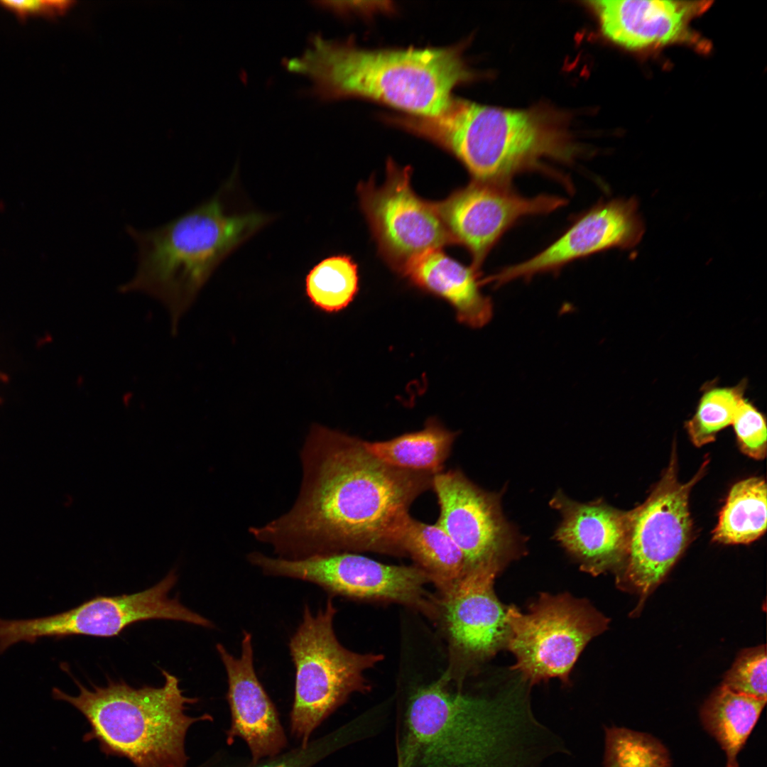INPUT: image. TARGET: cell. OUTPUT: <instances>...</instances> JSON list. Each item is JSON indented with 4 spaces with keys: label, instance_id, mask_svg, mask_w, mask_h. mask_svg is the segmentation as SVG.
I'll list each match as a JSON object with an SVG mask.
<instances>
[{
    "label": "cell",
    "instance_id": "5",
    "mask_svg": "<svg viewBox=\"0 0 767 767\" xmlns=\"http://www.w3.org/2000/svg\"><path fill=\"white\" fill-rule=\"evenodd\" d=\"M161 673V687L135 688L109 680L105 686L89 689L73 678L77 695L57 687L52 695L83 714L90 727L83 741H96L105 755L126 758L135 767H187V733L195 723L212 717L187 714V705L198 699L185 697L178 678L165 670Z\"/></svg>",
    "mask_w": 767,
    "mask_h": 767
},
{
    "label": "cell",
    "instance_id": "17",
    "mask_svg": "<svg viewBox=\"0 0 767 767\" xmlns=\"http://www.w3.org/2000/svg\"><path fill=\"white\" fill-rule=\"evenodd\" d=\"M216 648L227 675V699L232 717L227 744H232L236 736L244 740L254 765L264 758L278 756L286 746L287 739L277 709L256 673L251 634L243 631L239 658L222 644Z\"/></svg>",
    "mask_w": 767,
    "mask_h": 767
},
{
    "label": "cell",
    "instance_id": "2",
    "mask_svg": "<svg viewBox=\"0 0 767 767\" xmlns=\"http://www.w3.org/2000/svg\"><path fill=\"white\" fill-rule=\"evenodd\" d=\"M285 66L309 80L322 100L364 97L415 116L440 113L455 87L476 75L459 45L367 50L320 34Z\"/></svg>",
    "mask_w": 767,
    "mask_h": 767
},
{
    "label": "cell",
    "instance_id": "29",
    "mask_svg": "<svg viewBox=\"0 0 767 767\" xmlns=\"http://www.w3.org/2000/svg\"><path fill=\"white\" fill-rule=\"evenodd\" d=\"M731 425L740 450L749 457L763 459L766 455V424L764 415L749 399L743 398Z\"/></svg>",
    "mask_w": 767,
    "mask_h": 767
},
{
    "label": "cell",
    "instance_id": "23",
    "mask_svg": "<svg viewBox=\"0 0 767 767\" xmlns=\"http://www.w3.org/2000/svg\"><path fill=\"white\" fill-rule=\"evenodd\" d=\"M457 434L431 418L420 430L385 441L364 440V445L370 453L391 467L435 474L443 471Z\"/></svg>",
    "mask_w": 767,
    "mask_h": 767
},
{
    "label": "cell",
    "instance_id": "10",
    "mask_svg": "<svg viewBox=\"0 0 767 767\" xmlns=\"http://www.w3.org/2000/svg\"><path fill=\"white\" fill-rule=\"evenodd\" d=\"M707 463L689 482L681 483L673 449L668 467L650 495L627 511L626 550L620 578L641 593H648L663 579L688 545L692 534L689 496Z\"/></svg>",
    "mask_w": 767,
    "mask_h": 767
},
{
    "label": "cell",
    "instance_id": "27",
    "mask_svg": "<svg viewBox=\"0 0 767 767\" xmlns=\"http://www.w3.org/2000/svg\"><path fill=\"white\" fill-rule=\"evenodd\" d=\"M604 732V767H672L668 750L653 736L616 726Z\"/></svg>",
    "mask_w": 767,
    "mask_h": 767
},
{
    "label": "cell",
    "instance_id": "1",
    "mask_svg": "<svg viewBox=\"0 0 767 767\" xmlns=\"http://www.w3.org/2000/svg\"><path fill=\"white\" fill-rule=\"evenodd\" d=\"M298 495L283 515L249 533L278 557L343 552L399 556L397 538L409 508L432 489L434 474L391 467L364 440L319 424L300 452Z\"/></svg>",
    "mask_w": 767,
    "mask_h": 767
},
{
    "label": "cell",
    "instance_id": "20",
    "mask_svg": "<svg viewBox=\"0 0 767 767\" xmlns=\"http://www.w3.org/2000/svg\"><path fill=\"white\" fill-rule=\"evenodd\" d=\"M401 273L415 285L447 300L460 322L478 328L491 319L492 303L480 291L478 271L454 260L441 249L419 255Z\"/></svg>",
    "mask_w": 767,
    "mask_h": 767
},
{
    "label": "cell",
    "instance_id": "15",
    "mask_svg": "<svg viewBox=\"0 0 767 767\" xmlns=\"http://www.w3.org/2000/svg\"><path fill=\"white\" fill-rule=\"evenodd\" d=\"M567 203L555 195L527 197L511 185L474 180L435 205L455 243L468 249L472 267L478 271L493 246L517 221L552 212Z\"/></svg>",
    "mask_w": 767,
    "mask_h": 767
},
{
    "label": "cell",
    "instance_id": "7",
    "mask_svg": "<svg viewBox=\"0 0 767 767\" xmlns=\"http://www.w3.org/2000/svg\"><path fill=\"white\" fill-rule=\"evenodd\" d=\"M336 612L331 597L316 614L306 604L302 622L289 642L295 668L290 729L302 748L350 695L370 690L364 672L383 660L380 654L355 653L339 643L333 629Z\"/></svg>",
    "mask_w": 767,
    "mask_h": 767
},
{
    "label": "cell",
    "instance_id": "19",
    "mask_svg": "<svg viewBox=\"0 0 767 767\" xmlns=\"http://www.w3.org/2000/svg\"><path fill=\"white\" fill-rule=\"evenodd\" d=\"M590 4L604 36L631 50L687 40L688 24L709 1L602 0Z\"/></svg>",
    "mask_w": 767,
    "mask_h": 767
},
{
    "label": "cell",
    "instance_id": "21",
    "mask_svg": "<svg viewBox=\"0 0 767 767\" xmlns=\"http://www.w3.org/2000/svg\"><path fill=\"white\" fill-rule=\"evenodd\" d=\"M400 556H409L439 593L450 588L464 572V556L446 532L436 523L428 524L410 516L398 535Z\"/></svg>",
    "mask_w": 767,
    "mask_h": 767
},
{
    "label": "cell",
    "instance_id": "18",
    "mask_svg": "<svg viewBox=\"0 0 767 767\" xmlns=\"http://www.w3.org/2000/svg\"><path fill=\"white\" fill-rule=\"evenodd\" d=\"M551 506L561 513L555 536L580 568L597 575L624 562L627 541V511L602 500L579 503L557 493Z\"/></svg>",
    "mask_w": 767,
    "mask_h": 767
},
{
    "label": "cell",
    "instance_id": "12",
    "mask_svg": "<svg viewBox=\"0 0 767 767\" xmlns=\"http://www.w3.org/2000/svg\"><path fill=\"white\" fill-rule=\"evenodd\" d=\"M501 568L481 566L464 571L437 596V617L448 643L450 664L443 673L461 685L470 669L506 647L508 627L506 610L494 589Z\"/></svg>",
    "mask_w": 767,
    "mask_h": 767
},
{
    "label": "cell",
    "instance_id": "9",
    "mask_svg": "<svg viewBox=\"0 0 767 767\" xmlns=\"http://www.w3.org/2000/svg\"><path fill=\"white\" fill-rule=\"evenodd\" d=\"M247 559L266 575L311 582L331 595L396 602L437 616V597L425 589L430 580L415 565H386L350 552L285 559L254 551Z\"/></svg>",
    "mask_w": 767,
    "mask_h": 767
},
{
    "label": "cell",
    "instance_id": "13",
    "mask_svg": "<svg viewBox=\"0 0 767 767\" xmlns=\"http://www.w3.org/2000/svg\"><path fill=\"white\" fill-rule=\"evenodd\" d=\"M410 173V167L401 168L388 161L381 186L370 181L358 187L362 210L379 250L400 272L419 255L455 243L435 203L413 192Z\"/></svg>",
    "mask_w": 767,
    "mask_h": 767
},
{
    "label": "cell",
    "instance_id": "32",
    "mask_svg": "<svg viewBox=\"0 0 767 767\" xmlns=\"http://www.w3.org/2000/svg\"><path fill=\"white\" fill-rule=\"evenodd\" d=\"M8 379H8L7 375L5 374L4 373H2V372L0 371V381L6 382V381H8ZM1 399L0 398V403H1Z\"/></svg>",
    "mask_w": 767,
    "mask_h": 767
},
{
    "label": "cell",
    "instance_id": "4",
    "mask_svg": "<svg viewBox=\"0 0 767 767\" xmlns=\"http://www.w3.org/2000/svg\"><path fill=\"white\" fill-rule=\"evenodd\" d=\"M270 219L255 212L227 213L218 192L153 229L127 226L137 246V268L120 291H140L158 300L170 313L173 331L221 261Z\"/></svg>",
    "mask_w": 767,
    "mask_h": 767
},
{
    "label": "cell",
    "instance_id": "14",
    "mask_svg": "<svg viewBox=\"0 0 767 767\" xmlns=\"http://www.w3.org/2000/svg\"><path fill=\"white\" fill-rule=\"evenodd\" d=\"M432 489L440 507L436 523L461 550L465 570L502 568L517 555L520 540L503 516L499 494L482 489L459 469L434 474Z\"/></svg>",
    "mask_w": 767,
    "mask_h": 767
},
{
    "label": "cell",
    "instance_id": "24",
    "mask_svg": "<svg viewBox=\"0 0 767 767\" xmlns=\"http://www.w3.org/2000/svg\"><path fill=\"white\" fill-rule=\"evenodd\" d=\"M766 484L760 477L736 483L722 508L713 540L723 544L751 543L766 530Z\"/></svg>",
    "mask_w": 767,
    "mask_h": 767
},
{
    "label": "cell",
    "instance_id": "11",
    "mask_svg": "<svg viewBox=\"0 0 767 767\" xmlns=\"http://www.w3.org/2000/svg\"><path fill=\"white\" fill-rule=\"evenodd\" d=\"M178 577L170 571L161 582L144 591L119 596H97L68 611L29 619L0 618V655L11 646L35 643L47 637L85 635L111 637L131 624L151 619L185 621L212 628L207 619L183 606L168 593Z\"/></svg>",
    "mask_w": 767,
    "mask_h": 767
},
{
    "label": "cell",
    "instance_id": "8",
    "mask_svg": "<svg viewBox=\"0 0 767 767\" xmlns=\"http://www.w3.org/2000/svg\"><path fill=\"white\" fill-rule=\"evenodd\" d=\"M506 621L512 669L533 685L552 678L567 683L580 653L609 621L584 600L543 593L527 613L507 607Z\"/></svg>",
    "mask_w": 767,
    "mask_h": 767
},
{
    "label": "cell",
    "instance_id": "26",
    "mask_svg": "<svg viewBox=\"0 0 767 767\" xmlns=\"http://www.w3.org/2000/svg\"><path fill=\"white\" fill-rule=\"evenodd\" d=\"M747 385V380L744 379L734 386H719L716 380L702 386L695 412L685 425L695 446L702 447L714 441L722 430L731 425Z\"/></svg>",
    "mask_w": 767,
    "mask_h": 767
},
{
    "label": "cell",
    "instance_id": "30",
    "mask_svg": "<svg viewBox=\"0 0 767 767\" xmlns=\"http://www.w3.org/2000/svg\"><path fill=\"white\" fill-rule=\"evenodd\" d=\"M342 731L329 734L309 743L305 748L300 747L252 767H310L342 744Z\"/></svg>",
    "mask_w": 767,
    "mask_h": 767
},
{
    "label": "cell",
    "instance_id": "6",
    "mask_svg": "<svg viewBox=\"0 0 767 767\" xmlns=\"http://www.w3.org/2000/svg\"><path fill=\"white\" fill-rule=\"evenodd\" d=\"M500 703L444 675L408 692L396 718V767H500ZM512 722V721H511Z\"/></svg>",
    "mask_w": 767,
    "mask_h": 767
},
{
    "label": "cell",
    "instance_id": "16",
    "mask_svg": "<svg viewBox=\"0 0 767 767\" xmlns=\"http://www.w3.org/2000/svg\"><path fill=\"white\" fill-rule=\"evenodd\" d=\"M645 232L636 198L602 202L580 216L555 241L523 262L502 268L484 278L500 286L515 279H528L556 271L576 259L611 249L636 246Z\"/></svg>",
    "mask_w": 767,
    "mask_h": 767
},
{
    "label": "cell",
    "instance_id": "31",
    "mask_svg": "<svg viewBox=\"0 0 767 767\" xmlns=\"http://www.w3.org/2000/svg\"><path fill=\"white\" fill-rule=\"evenodd\" d=\"M71 1L65 0H4L0 4L20 18L28 16H54L65 11Z\"/></svg>",
    "mask_w": 767,
    "mask_h": 767
},
{
    "label": "cell",
    "instance_id": "22",
    "mask_svg": "<svg viewBox=\"0 0 767 767\" xmlns=\"http://www.w3.org/2000/svg\"><path fill=\"white\" fill-rule=\"evenodd\" d=\"M766 703V700L734 692L722 685L702 705L701 723L724 751L725 767H739L738 755Z\"/></svg>",
    "mask_w": 767,
    "mask_h": 767
},
{
    "label": "cell",
    "instance_id": "25",
    "mask_svg": "<svg viewBox=\"0 0 767 767\" xmlns=\"http://www.w3.org/2000/svg\"><path fill=\"white\" fill-rule=\"evenodd\" d=\"M358 290L357 265L347 255L322 260L310 269L305 279L308 300L314 308L327 313L344 309Z\"/></svg>",
    "mask_w": 767,
    "mask_h": 767
},
{
    "label": "cell",
    "instance_id": "28",
    "mask_svg": "<svg viewBox=\"0 0 767 767\" xmlns=\"http://www.w3.org/2000/svg\"><path fill=\"white\" fill-rule=\"evenodd\" d=\"M766 661L765 646L744 651L727 672L722 685L734 692L766 700Z\"/></svg>",
    "mask_w": 767,
    "mask_h": 767
},
{
    "label": "cell",
    "instance_id": "3",
    "mask_svg": "<svg viewBox=\"0 0 767 767\" xmlns=\"http://www.w3.org/2000/svg\"><path fill=\"white\" fill-rule=\"evenodd\" d=\"M395 124L453 153L474 180L511 185L543 161L570 162L577 148L563 117L550 109H511L452 98L433 116H398Z\"/></svg>",
    "mask_w": 767,
    "mask_h": 767
}]
</instances>
